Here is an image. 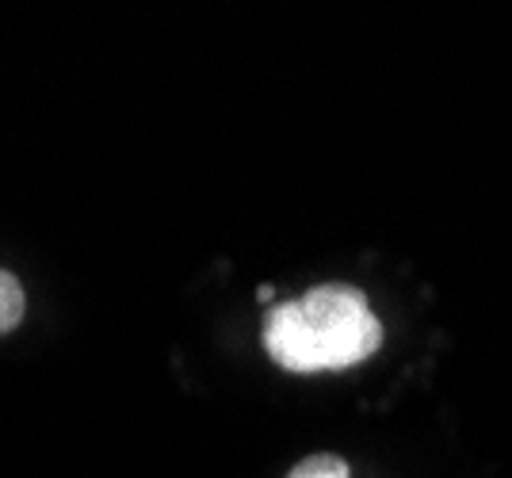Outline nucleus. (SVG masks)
Returning a JSON list of instances; mask_svg holds the SVG:
<instances>
[{
    "label": "nucleus",
    "instance_id": "1",
    "mask_svg": "<svg viewBox=\"0 0 512 478\" xmlns=\"http://www.w3.org/2000/svg\"><path fill=\"white\" fill-rule=\"evenodd\" d=\"M383 345V322L367 306L363 291L348 283H321L302 299L268 310L264 348L279 368L341 371L375 356Z\"/></svg>",
    "mask_w": 512,
    "mask_h": 478
},
{
    "label": "nucleus",
    "instance_id": "2",
    "mask_svg": "<svg viewBox=\"0 0 512 478\" xmlns=\"http://www.w3.org/2000/svg\"><path fill=\"white\" fill-rule=\"evenodd\" d=\"M23 306H27V299H23L20 280L0 268V337L12 333L23 322Z\"/></svg>",
    "mask_w": 512,
    "mask_h": 478
},
{
    "label": "nucleus",
    "instance_id": "3",
    "mask_svg": "<svg viewBox=\"0 0 512 478\" xmlns=\"http://www.w3.org/2000/svg\"><path fill=\"white\" fill-rule=\"evenodd\" d=\"M287 478H352V471L337 456H310L302 459V463H295Z\"/></svg>",
    "mask_w": 512,
    "mask_h": 478
}]
</instances>
